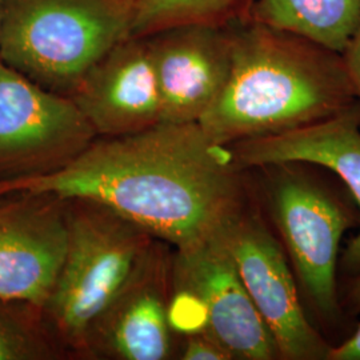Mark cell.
Returning <instances> with one entry per match:
<instances>
[{"instance_id": "obj_1", "label": "cell", "mask_w": 360, "mask_h": 360, "mask_svg": "<svg viewBox=\"0 0 360 360\" xmlns=\"http://www.w3.org/2000/svg\"><path fill=\"white\" fill-rule=\"evenodd\" d=\"M245 171L199 123H159L94 141L49 174L3 180L0 196L92 200L179 250L217 235L247 206Z\"/></svg>"}, {"instance_id": "obj_2", "label": "cell", "mask_w": 360, "mask_h": 360, "mask_svg": "<svg viewBox=\"0 0 360 360\" xmlns=\"http://www.w3.org/2000/svg\"><path fill=\"white\" fill-rule=\"evenodd\" d=\"M229 28L230 77L199 120L219 144L306 127L358 102L342 53L248 19Z\"/></svg>"}, {"instance_id": "obj_3", "label": "cell", "mask_w": 360, "mask_h": 360, "mask_svg": "<svg viewBox=\"0 0 360 360\" xmlns=\"http://www.w3.org/2000/svg\"><path fill=\"white\" fill-rule=\"evenodd\" d=\"M63 200L65 257L40 309L60 343L87 352L96 323L142 270L158 239L101 203Z\"/></svg>"}, {"instance_id": "obj_4", "label": "cell", "mask_w": 360, "mask_h": 360, "mask_svg": "<svg viewBox=\"0 0 360 360\" xmlns=\"http://www.w3.org/2000/svg\"><path fill=\"white\" fill-rule=\"evenodd\" d=\"M135 0H1L0 59L70 96L104 55L132 37Z\"/></svg>"}, {"instance_id": "obj_5", "label": "cell", "mask_w": 360, "mask_h": 360, "mask_svg": "<svg viewBox=\"0 0 360 360\" xmlns=\"http://www.w3.org/2000/svg\"><path fill=\"white\" fill-rule=\"evenodd\" d=\"M260 172L259 193L272 231L283 247L300 296L318 321L340 322L339 251L355 214L307 163L284 162L252 168Z\"/></svg>"}, {"instance_id": "obj_6", "label": "cell", "mask_w": 360, "mask_h": 360, "mask_svg": "<svg viewBox=\"0 0 360 360\" xmlns=\"http://www.w3.org/2000/svg\"><path fill=\"white\" fill-rule=\"evenodd\" d=\"M171 291L169 319L176 334L210 335L232 360L281 359L221 231L176 250L171 263Z\"/></svg>"}, {"instance_id": "obj_7", "label": "cell", "mask_w": 360, "mask_h": 360, "mask_svg": "<svg viewBox=\"0 0 360 360\" xmlns=\"http://www.w3.org/2000/svg\"><path fill=\"white\" fill-rule=\"evenodd\" d=\"M95 138L70 96L39 86L0 59V181L59 169Z\"/></svg>"}, {"instance_id": "obj_8", "label": "cell", "mask_w": 360, "mask_h": 360, "mask_svg": "<svg viewBox=\"0 0 360 360\" xmlns=\"http://www.w3.org/2000/svg\"><path fill=\"white\" fill-rule=\"evenodd\" d=\"M221 236L281 359L328 360L333 346L309 322L283 247L251 200Z\"/></svg>"}, {"instance_id": "obj_9", "label": "cell", "mask_w": 360, "mask_h": 360, "mask_svg": "<svg viewBox=\"0 0 360 360\" xmlns=\"http://www.w3.org/2000/svg\"><path fill=\"white\" fill-rule=\"evenodd\" d=\"M16 195L0 203V300L40 309L65 257V202L52 195Z\"/></svg>"}, {"instance_id": "obj_10", "label": "cell", "mask_w": 360, "mask_h": 360, "mask_svg": "<svg viewBox=\"0 0 360 360\" xmlns=\"http://www.w3.org/2000/svg\"><path fill=\"white\" fill-rule=\"evenodd\" d=\"M144 38L159 83L162 123H199L230 77V28L172 27Z\"/></svg>"}, {"instance_id": "obj_11", "label": "cell", "mask_w": 360, "mask_h": 360, "mask_svg": "<svg viewBox=\"0 0 360 360\" xmlns=\"http://www.w3.org/2000/svg\"><path fill=\"white\" fill-rule=\"evenodd\" d=\"M96 136L116 138L162 123V98L144 37H129L91 67L70 95Z\"/></svg>"}, {"instance_id": "obj_12", "label": "cell", "mask_w": 360, "mask_h": 360, "mask_svg": "<svg viewBox=\"0 0 360 360\" xmlns=\"http://www.w3.org/2000/svg\"><path fill=\"white\" fill-rule=\"evenodd\" d=\"M171 263L156 242L142 270L96 323L87 352L119 360L171 358Z\"/></svg>"}, {"instance_id": "obj_13", "label": "cell", "mask_w": 360, "mask_h": 360, "mask_svg": "<svg viewBox=\"0 0 360 360\" xmlns=\"http://www.w3.org/2000/svg\"><path fill=\"white\" fill-rule=\"evenodd\" d=\"M243 169L284 162L328 168L345 181L360 207V102L306 127L229 144ZM339 269L360 275V232L348 243Z\"/></svg>"}, {"instance_id": "obj_14", "label": "cell", "mask_w": 360, "mask_h": 360, "mask_svg": "<svg viewBox=\"0 0 360 360\" xmlns=\"http://www.w3.org/2000/svg\"><path fill=\"white\" fill-rule=\"evenodd\" d=\"M247 19L343 53L359 25L360 0H255Z\"/></svg>"}, {"instance_id": "obj_15", "label": "cell", "mask_w": 360, "mask_h": 360, "mask_svg": "<svg viewBox=\"0 0 360 360\" xmlns=\"http://www.w3.org/2000/svg\"><path fill=\"white\" fill-rule=\"evenodd\" d=\"M255 0H135L132 37L179 26L229 27L245 20Z\"/></svg>"}, {"instance_id": "obj_16", "label": "cell", "mask_w": 360, "mask_h": 360, "mask_svg": "<svg viewBox=\"0 0 360 360\" xmlns=\"http://www.w3.org/2000/svg\"><path fill=\"white\" fill-rule=\"evenodd\" d=\"M51 354L37 331L0 309V360L44 359Z\"/></svg>"}, {"instance_id": "obj_17", "label": "cell", "mask_w": 360, "mask_h": 360, "mask_svg": "<svg viewBox=\"0 0 360 360\" xmlns=\"http://www.w3.org/2000/svg\"><path fill=\"white\" fill-rule=\"evenodd\" d=\"M179 359L232 360V358L210 335L195 331L184 334V342L180 346Z\"/></svg>"}, {"instance_id": "obj_18", "label": "cell", "mask_w": 360, "mask_h": 360, "mask_svg": "<svg viewBox=\"0 0 360 360\" xmlns=\"http://www.w3.org/2000/svg\"><path fill=\"white\" fill-rule=\"evenodd\" d=\"M342 55L347 65L348 74L352 80L356 98L360 102V20L355 34L348 43L347 49Z\"/></svg>"}, {"instance_id": "obj_19", "label": "cell", "mask_w": 360, "mask_h": 360, "mask_svg": "<svg viewBox=\"0 0 360 360\" xmlns=\"http://www.w3.org/2000/svg\"><path fill=\"white\" fill-rule=\"evenodd\" d=\"M328 360H360V324L347 340L331 348Z\"/></svg>"}, {"instance_id": "obj_20", "label": "cell", "mask_w": 360, "mask_h": 360, "mask_svg": "<svg viewBox=\"0 0 360 360\" xmlns=\"http://www.w3.org/2000/svg\"><path fill=\"white\" fill-rule=\"evenodd\" d=\"M342 309L351 315L360 312V275L352 276V282L348 285L347 291L342 302Z\"/></svg>"}, {"instance_id": "obj_21", "label": "cell", "mask_w": 360, "mask_h": 360, "mask_svg": "<svg viewBox=\"0 0 360 360\" xmlns=\"http://www.w3.org/2000/svg\"><path fill=\"white\" fill-rule=\"evenodd\" d=\"M0 30H1V0H0Z\"/></svg>"}]
</instances>
